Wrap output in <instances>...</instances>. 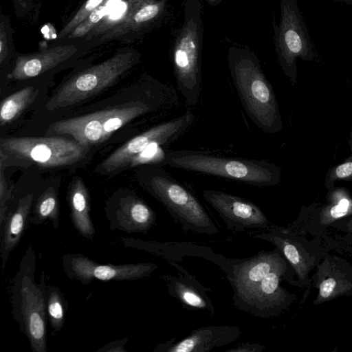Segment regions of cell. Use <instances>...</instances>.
Returning <instances> with one entry per match:
<instances>
[{"label":"cell","instance_id":"603a6c76","mask_svg":"<svg viewBox=\"0 0 352 352\" xmlns=\"http://www.w3.org/2000/svg\"><path fill=\"white\" fill-rule=\"evenodd\" d=\"M329 192L330 204L320 213V223L324 225L352 214V198L347 190L342 187H334Z\"/></svg>","mask_w":352,"mask_h":352},{"label":"cell","instance_id":"e0dca14e","mask_svg":"<svg viewBox=\"0 0 352 352\" xmlns=\"http://www.w3.org/2000/svg\"><path fill=\"white\" fill-rule=\"evenodd\" d=\"M76 52L75 45H65L19 56L9 77L19 80L34 78L67 60Z\"/></svg>","mask_w":352,"mask_h":352},{"label":"cell","instance_id":"ffe728a7","mask_svg":"<svg viewBox=\"0 0 352 352\" xmlns=\"http://www.w3.org/2000/svg\"><path fill=\"white\" fill-rule=\"evenodd\" d=\"M68 202L71 220L75 229L81 236L93 240L95 228L90 217L89 192L79 177L74 178L69 188Z\"/></svg>","mask_w":352,"mask_h":352},{"label":"cell","instance_id":"7c38bea8","mask_svg":"<svg viewBox=\"0 0 352 352\" xmlns=\"http://www.w3.org/2000/svg\"><path fill=\"white\" fill-rule=\"evenodd\" d=\"M62 266L65 275L84 285L93 280H135L150 276L158 266L153 263L114 265L101 264L80 253L63 255Z\"/></svg>","mask_w":352,"mask_h":352},{"label":"cell","instance_id":"30bf717a","mask_svg":"<svg viewBox=\"0 0 352 352\" xmlns=\"http://www.w3.org/2000/svg\"><path fill=\"white\" fill-rule=\"evenodd\" d=\"M0 151L8 157L52 168L78 162L85 157L87 146L55 136L5 138L0 140Z\"/></svg>","mask_w":352,"mask_h":352},{"label":"cell","instance_id":"1f68e13d","mask_svg":"<svg viewBox=\"0 0 352 352\" xmlns=\"http://www.w3.org/2000/svg\"><path fill=\"white\" fill-rule=\"evenodd\" d=\"M128 342V338L122 340L111 341L100 347L98 352H127L124 349L125 344Z\"/></svg>","mask_w":352,"mask_h":352},{"label":"cell","instance_id":"ac0fdd59","mask_svg":"<svg viewBox=\"0 0 352 352\" xmlns=\"http://www.w3.org/2000/svg\"><path fill=\"white\" fill-rule=\"evenodd\" d=\"M176 276L168 275L167 289L169 294L182 304L184 308L191 310H208L214 314V306L206 295L209 289L199 283L182 267Z\"/></svg>","mask_w":352,"mask_h":352},{"label":"cell","instance_id":"d4e9b609","mask_svg":"<svg viewBox=\"0 0 352 352\" xmlns=\"http://www.w3.org/2000/svg\"><path fill=\"white\" fill-rule=\"evenodd\" d=\"M348 144L351 151L350 155L340 164L330 168L326 174L324 186L329 190L335 187L336 182L352 180V130L349 133Z\"/></svg>","mask_w":352,"mask_h":352},{"label":"cell","instance_id":"f1b7e54d","mask_svg":"<svg viewBox=\"0 0 352 352\" xmlns=\"http://www.w3.org/2000/svg\"><path fill=\"white\" fill-rule=\"evenodd\" d=\"M338 287V280L335 278L329 277L322 280L319 287V301L326 300L335 295Z\"/></svg>","mask_w":352,"mask_h":352},{"label":"cell","instance_id":"8fae6325","mask_svg":"<svg viewBox=\"0 0 352 352\" xmlns=\"http://www.w3.org/2000/svg\"><path fill=\"white\" fill-rule=\"evenodd\" d=\"M195 120V113L188 110L179 116L153 126L117 148L97 168L104 174H110L129 166L135 156L146 148L173 143L190 130Z\"/></svg>","mask_w":352,"mask_h":352},{"label":"cell","instance_id":"f546056e","mask_svg":"<svg viewBox=\"0 0 352 352\" xmlns=\"http://www.w3.org/2000/svg\"><path fill=\"white\" fill-rule=\"evenodd\" d=\"M8 52V32L6 23L1 21L0 25V63L6 60Z\"/></svg>","mask_w":352,"mask_h":352},{"label":"cell","instance_id":"7402d4cb","mask_svg":"<svg viewBox=\"0 0 352 352\" xmlns=\"http://www.w3.org/2000/svg\"><path fill=\"white\" fill-rule=\"evenodd\" d=\"M38 90L30 86L21 89L2 100L0 107V123L5 125L16 120L34 101Z\"/></svg>","mask_w":352,"mask_h":352},{"label":"cell","instance_id":"836d02e7","mask_svg":"<svg viewBox=\"0 0 352 352\" xmlns=\"http://www.w3.org/2000/svg\"><path fill=\"white\" fill-rule=\"evenodd\" d=\"M340 3L346 4V5H352V0H335Z\"/></svg>","mask_w":352,"mask_h":352},{"label":"cell","instance_id":"d6a6232c","mask_svg":"<svg viewBox=\"0 0 352 352\" xmlns=\"http://www.w3.org/2000/svg\"><path fill=\"white\" fill-rule=\"evenodd\" d=\"M210 6H217L222 0H206Z\"/></svg>","mask_w":352,"mask_h":352},{"label":"cell","instance_id":"e575fe53","mask_svg":"<svg viewBox=\"0 0 352 352\" xmlns=\"http://www.w3.org/2000/svg\"><path fill=\"white\" fill-rule=\"evenodd\" d=\"M349 227V229L351 230L352 232V220L351 221L349 222V224H348Z\"/></svg>","mask_w":352,"mask_h":352},{"label":"cell","instance_id":"4fadbf2b","mask_svg":"<svg viewBox=\"0 0 352 352\" xmlns=\"http://www.w3.org/2000/svg\"><path fill=\"white\" fill-rule=\"evenodd\" d=\"M201 195L230 231L248 232L270 228L269 221L262 210L246 199L213 189L203 190Z\"/></svg>","mask_w":352,"mask_h":352},{"label":"cell","instance_id":"7a4b0ae2","mask_svg":"<svg viewBox=\"0 0 352 352\" xmlns=\"http://www.w3.org/2000/svg\"><path fill=\"white\" fill-rule=\"evenodd\" d=\"M227 60L232 80L250 119L265 133H279L283 126L279 107L257 56L247 47L232 46Z\"/></svg>","mask_w":352,"mask_h":352},{"label":"cell","instance_id":"9a60e30c","mask_svg":"<svg viewBox=\"0 0 352 352\" xmlns=\"http://www.w3.org/2000/svg\"><path fill=\"white\" fill-rule=\"evenodd\" d=\"M239 326H206L194 329L184 339H175L157 345L154 352H208L229 344L241 337Z\"/></svg>","mask_w":352,"mask_h":352},{"label":"cell","instance_id":"d6986e66","mask_svg":"<svg viewBox=\"0 0 352 352\" xmlns=\"http://www.w3.org/2000/svg\"><path fill=\"white\" fill-rule=\"evenodd\" d=\"M34 195L32 193L21 197L16 208L8 212L0 226V256L3 272L10 253L17 247L32 208Z\"/></svg>","mask_w":352,"mask_h":352},{"label":"cell","instance_id":"3957f363","mask_svg":"<svg viewBox=\"0 0 352 352\" xmlns=\"http://www.w3.org/2000/svg\"><path fill=\"white\" fill-rule=\"evenodd\" d=\"M36 255L28 246L10 287L12 315L27 338L32 352H47L46 290L43 280L35 281Z\"/></svg>","mask_w":352,"mask_h":352},{"label":"cell","instance_id":"6da1fadb","mask_svg":"<svg viewBox=\"0 0 352 352\" xmlns=\"http://www.w3.org/2000/svg\"><path fill=\"white\" fill-rule=\"evenodd\" d=\"M287 272L285 260L276 251L234 260L226 271L233 289V304L255 317L276 315L287 305L289 294L280 283Z\"/></svg>","mask_w":352,"mask_h":352},{"label":"cell","instance_id":"83f0119b","mask_svg":"<svg viewBox=\"0 0 352 352\" xmlns=\"http://www.w3.org/2000/svg\"><path fill=\"white\" fill-rule=\"evenodd\" d=\"M164 153L160 146H151L135 156L129 166L135 167L142 164H154L163 161Z\"/></svg>","mask_w":352,"mask_h":352},{"label":"cell","instance_id":"5bb4252c","mask_svg":"<svg viewBox=\"0 0 352 352\" xmlns=\"http://www.w3.org/2000/svg\"><path fill=\"white\" fill-rule=\"evenodd\" d=\"M109 228L128 234H147L154 226L156 215L153 209L136 195L119 197L106 209Z\"/></svg>","mask_w":352,"mask_h":352},{"label":"cell","instance_id":"8992f818","mask_svg":"<svg viewBox=\"0 0 352 352\" xmlns=\"http://www.w3.org/2000/svg\"><path fill=\"white\" fill-rule=\"evenodd\" d=\"M204 25L201 0H185L184 20L174 43L172 60L179 92L187 104L201 98Z\"/></svg>","mask_w":352,"mask_h":352},{"label":"cell","instance_id":"5b68a950","mask_svg":"<svg viewBox=\"0 0 352 352\" xmlns=\"http://www.w3.org/2000/svg\"><path fill=\"white\" fill-rule=\"evenodd\" d=\"M163 162L171 167L257 186H275L281 179L280 168L263 160L224 157L183 149L166 152Z\"/></svg>","mask_w":352,"mask_h":352},{"label":"cell","instance_id":"4316f807","mask_svg":"<svg viewBox=\"0 0 352 352\" xmlns=\"http://www.w3.org/2000/svg\"><path fill=\"white\" fill-rule=\"evenodd\" d=\"M107 0H87L73 18L59 33V37L67 36L91 12L103 4Z\"/></svg>","mask_w":352,"mask_h":352},{"label":"cell","instance_id":"52a82bcc","mask_svg":"<svg viewBox=\"0 0 352 352\" xmlns=\"http://www.w3.org/2000/svg\"><path fill=\"white\" fill-rule=\"evenodd\" d=\"M146 188L168 212L184 232L212 236L219 229L196 197L185 186L161 168L146 177Z\"/></svg>","mask_w":352,"mask_h":352},{"label":"cell","instance_id":"484cf974","mask_svg":"<svg viewBox=\"0 0 352 352\" xmlns=\"http://www.w3.org/2000/svg\"><path fill=\"white\" fill-rule=\"evenodd\" d=\"M107 6L102 4L97 7L85 18L68 35L69 38H77L84 36L99 23L107 13Z\"/></svg>","mask_w":352,"mask_h":352},{"label":"cell","instance_id":"9c48e42d","mask_svg":"<svg viewBox=\"0 0 352 352\" xmlns=\"http://www.w3.org/2000/svg\"><path fill=\"white\" fill-rule=\"evenodd\" d=\"M139 58L135 51L118 52L81 71L58 89L47 103V109L68 107L100 93L132 68Z\"/></svg>","mask_w":352,"mask_h":352},{"label":"cell","instance_id":"cb8c5ba5","mask_svg":"<svg viewBox=\"0 0 352 352\" xmlns=\"http://www.w3.org/2000/svg\"><path fill=\"white\" fill-rule=\"evenodd\" d=\"M67 302L56 285H48L46 290V314L53 333L60 331L65 324Z\"/></svg>","mask_w":352,"mask_h":352},{"label":"cell","instance_id":"277c9868","mask_svg":"<svg viewBox=\"0 0 352 352\" xmlns=\"http://www.w3.org/2000/svg\"><path fill=\"white\" fill-rule=\"evenodd\" d=\"M179 103L174 94L153 100H137L90 114L58 120L47 130L49 135H69L79 144L88 146L105 141L115 131L135 118L165 108L172 110Z\"/></svg>","mask_w":352,"mask_h":352},{"label":"cell","instance_id":"2e32d148","mask_svg":"<svg viewBox=\"0 0 352 352\" xmlns=\"http://www.w3.org/2000/svg\"><path fill=\"white\" fill-rule=\"evenodd\" d=\"M171 0H131L126 14L113 23L101 41L116 38L129 31L138 32L162 20Z\"/></svg>","mask_w":352,"mask_h":352},{"label":"cell","instance_id":"ba28073f","mask_svg":"<svg viewBox=\"0 0 352 352\" xmlns=\"http://www.w3.org/2000/svg\"><path fill=\"white\" fill-rule=\"evenodd\" d=\"M280 19H273L277 60L293 86L298 82L296 60L319 62L320 57L309 35L296 0H280Z\"/></svg>","mask_w":352,"mask_h":352},{"label":"cell","instance_id":"4dcf8cb0","mask_svg":"<svg viewBox=\"0 0 352 352\" xmlns=\"http://www.w3.org/2000/svg\"><path fill=\"white\" fill-rule=\"evenodd\" d=\"M265 346L257 342H247L226 351V352H261Z\"/></svg>","mask_w":352,"mask_h":352},{"label":"cell","instance_id":"44dd1931","mask_svg":"<svg viewBox=\"0 0 352 352\" xmlns=\"http://www.w3.org/2000/svg\"><path fill=\"white\" fill-rule=\"evenodd\" d=\"M28 217V223L34 226L50 220L54 228L60 225L58 193L54 186L47 188L38 197Z\"/></svg>","mask_w":352,"mask_h":352}]
</instances>
